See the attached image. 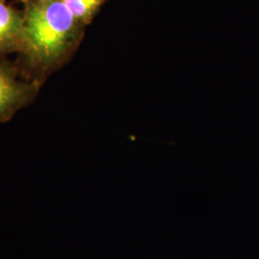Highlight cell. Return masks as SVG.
Masks as SVG:
<instances>
[{"label":"cell","instance_id":"cell-1","mask_svg":"<svg viewBox=\"0 0 259 259\" xmlns=\"http://www.w3.org/2000/svg\"><path fill=\"white\" fill-rule=\"evenodd\" d=\"M21 49L37 65L59 63L79 40L83 24L63 0H27Z\"/></svg>","mask_w":259,"mask_h":259},{"label":"cell","instance_id":"cell-2","mask_svg":"<svg viewBox=\"0 0 259 259\" xmlns=\"http://www.w3.org/2000/svg\"><path fill=\"white\" fill-rule=\"evenodd\" d=\"M29 88L19 82L6 67L0 66V119L16 111L29 95Z\"/></svg>","mask_w":259,"mask_h":259},{"label":"cell","instance_id":"cell-3","mask_svg":"<svg viewBox=\"0 0 259 259\" xmlns=\"http://www.w3.org/2000/svg\"><path fill=\"white\" fill-rule=\"evenodd\" d=\"M23 16L0 0V52L21 48Z\"/></svg>","mask_w":259,"mask_h":259},{"label":"cell","instance_id":"cell-4","mask_svg":"<svg viewBox=\"0 0 259 259\" xmlns=\"http://www.w3.org/2000/svg\"><path fill=\"white\" fill-rule=\"evenodd\" d=\"M65 6L81 24H88L106 0H63Z\"/></svg>","mask_w":259,"mask_h":259},{"label":"cell","instance_id":"cell-5","mask_svg":"<svg viewBox=\"0 0 259 259\" xmlns=\"http://www.w3.org/2000/svg\"><path fill=\"white\" fill-rule=\"evenodd\" d=\"M24 1H27V0H24Z\"/></svg>","mask_w":259,"mask_h":259}]
</instances>
